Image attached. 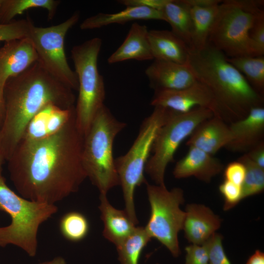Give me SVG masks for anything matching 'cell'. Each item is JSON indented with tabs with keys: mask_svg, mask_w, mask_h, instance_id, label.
<instances>
[{
	"mask_svg": "<svg viewBox=\"0 0 264 264\" xmlns=\"http://www.w3.org/2000/svg\"><path fill=\"white\" fill-rule=\"evenodd\" d=\"M83 142L75 114L54 134L22 140L8 159L10 178L19 195L55 204L77 192L87 178L82 162Z\"/></svg>",
	"mask_w": 264,
	"mask_h": 264,
	"instance_id": "cell-1",
	"label": "cell"
},
{
	"mask_svg": "<svg viewBox=\"0 0 264 264\" xmlns=\"http://www.w3.org/2000/svg\"><path fill=\"white\" fill-rule=\"evenodd\" d=\"M5 112L0 128V149L9 159L30 121L43 108L54 105L75 106L73 90L59 81L37 61L9 78L4 88Z\"/></svg>",
	"mask_w": 264,
	"mask_h": 264,
	"instance_id": "cell-2",
	"label": "cell"
},
{
	"mask_svg": "<svg viewBox=\"0 0 264 264\" xmlns=\"http://www.w3.org/2000/svg\"><path fill=\"white\" fill-rule=\"evenodd\" d=\"M186 65L211 92L214 116L227 124L244 118L253 108L264 107V96L211 44L200 50L190 49Z\"/></svg>",
	"mask_w": 264,
	"mask_h": 264,
	"instance_id": "cell-3",
	"label": "cell"
},
{
	"mask_svg": "<svg viewBox=\"0 0 264 264\" xmlns=\"http://www.w3.org/2000/svg\"><path fill=\"white\" fill-rule=\"evenodd\" d=\"M126 125L104 105L84 137L83 165L87 178L97 188L100 194L107 195L111 189L120 185L113 157V143Z\"/></svg>",
	"mask_w": 264,
	"mask_h": 264,
	"instance_id": "cell-4",
	"label": "cell"
},
{
	"mask_svg": "<svg viewBox=\"0 0 264 264\" xmlns=\"http://www.w3.org/2000/svg\"><path fill=\"white\" fill-rule=\"evenodd\" d=\"M0 211L11 219L9 225L0 227V246L14 245L33 257L37 251L39 227L58 212V207L22 197L7 185L0 174Z\"/></svg>",
	"mask_w": 264,
	"mask_h": 264,
	"instance_id": "cell-5",
	"label": "cell"
},
{
	"mask_svg": "<svg viewBox=\"0 0 264 264\" xmlns=\"http://www.w3.org/2000/svg\"><path fill=\"white\" fill-rule=\"evenodd\" d=\"M264 5L262 0H222L208 43L228 58L255 56L249 33Z\"/></svg>",
	"mask_w": 264,
	"mask_h": 264,
	"instance_id": "cell-6",
	"label": "cell"
},
{
	"mask_svg": "<svg viewBox=\"0 0 264 264\" xmlns=\"http://www.w3.org/2000/svg\"><path fill=\"white\" fill-rule=\"evenodd\" d=\"M171 110L155 107L152 113L143 121L137 136L128 151L115 158L125 206V210L136 225L134 194L136 187L147 182L144 173L154 142L161 126L167 120Z\"/></svg>",
	"mask_w": 264,
	"mask_h": 264,
	"instance_id": "cell-7",
	"label": "cell"
},
{
	"mask_svg": "<svg viewBox=\"0 0 264 264\" xmlns=\"http://www.w3.org/2000/svg\"><path fill=\"white\" fill-rule=\"evenodd\" d=\"M102 44L101 39L95 37L74 46L71 50L78 81V96L75 105V121L84 137L98 111L105 105V83L98 68Z\"/></svg>",
	"mask_w": 264,
	"mask_h": 264,
	"instance_id": "cell-8",
	"label": "cell"
},
{
	"mask_svg": "<svg viewBox=\"0 0 264 264\" xmlns=\"http://www.w3.org/2000/svg\"><path fill=\"white\" fill-rule=\"evenodd\" d=\"M214 116L212 111L205 108H196L185 113L171 110L165 123L158 131L154 142L152 152L145 172L156 185L165 186V174L169 164L181 143L191 134L202 122Z\"/></svg>",
	"mask_w": 264,
	"mask_h": 264,
	"instance_id": "cell-9",
	"label": "cell"
},
{
	"mask_svg": "<svg viewBox=\"0 0 264 264\" xmlns=\"http://www.w3.org/2000/svg\"><path fill=\"white\" fill-rule=\"evenodd\" d=\"M151 213L145 227L150 237L165 246L174 257L180 255L178 235L182 230L185 212L180 208L185 202L183 190L146 182Z\"/></svg>",
	"mask_w": 264,
	"mask_h": 264,
	"instance_id": "cell-10",
	"label": "cell"
},
{
	"mask_svg": "<svg viewBox=\"0 0 264 264\" xmlns=\"http://www.w3.org/2000/svg\"><path fill=\"white\" fill-rule=\"evenodd\" d=\"M80 16L76 11L63 22L46 27L36 26L33 23L28 37L43 67L66 86L77 91V77L67 62L64 43L66 33L78 22Z\"/></svg>",
	"mask_w": 264,
	"mask_h": 264,
	"instance_id": "cell-11",
	"label": "cell"
},
{
	"mask_svg": "<svg viewBox=\"0 0 264 264\" xmlns=\"http://www.w3.org/2000/svg\"><path fill=\"white\" fill-rule=\"evenodd\" d=\"M150 104L180 113L189 112L200 107L213 112V98L207 87L197 80L192 86L179 90L154 91Z\"/></svg>",
	"mask_w": 264,
	"mask_h": 264,
	"instance_id": "cell-12",
	"label": "cell"
},
{
	"mask_svg": "<svg viewBox=\"0 0 264 264\" xmlns=\"http://www.w3.org/2000/svg\"><path fill=\"white\" fill-rule=\"evenodd\" d=\"M231 139L225 148L245 154L264 141V108H253L244 118L229 125Z\"/></svg>",
	"mask_w": 264,
	"mask_h": 264,
	"instance_id": "cell-13",
	"label": "cell"
},
{
	"mask_svg": "<svg viewBox=\"0 0 264 264\" xmlns=\"http://www.w3.org/2000/svg\"><path fill=\"white\" fill-rule=\"evenodd\" d=\"M145 73L154 91L181 89L197 81L187 65L164 60H154Z\"/></svg>",
	"mask_w": 264,
	"mask_h": 264,
	"instance_id": "cell-14",
	"label": "cell"
},
{
	"mask_svg": "<svg viewBox=\"0 0 264 264\" xmlns=\"http://www.w3.org/2000/svg\"><path fill=\"white\" fill-rule=\"evenodd\" d=\"M37 61V54L28 37L5 42L0 47V87L3 88L9 78Z\"/></svg>",
	"mask_w": 264,
	"mask_h": 264,
	"instance_id": "cell-15",
	"label": "cell"
},
{
	"mask_svg": "<svg viewBox=\"0 0 264 264\" xmlns=\"http://www.w3.org/2000/svg\"><path fill=\"white\" fill-rule=\"evenodd\" d=\"M185 212L182 230L191 244H203L221 226L220 217L205 205L188 204Z\"/></svg>",
	"mask_w": 264,
	"mask_h": 264,
	"instance_id": "cell-16",
	"label": "cell"
},
{
	"mask_svg": "<svg viewBox=\"0 0 264 264\" xmlns=\"http://www.w3.org/2000/svg\"><path fill=\"white\" fill-rule=\"evenodd\" d=\"M224 169L218 158L198 148L190 147L186 154L176 164L173 175L181 179L194 176L209 183Z\"/></svg>",
	"mask_w": 264,
	"mask_h": 264,
	"instance_id": "cell-17",
	"label": "cell"
},
{
	"mask_svg": "<svg viewBox=\"0 0 264 264\" xmlns=\"http://www.w3.org/2000/svg\"><path fill=\"white\" fill-rule=\"evenodd\" d=\"M231 139L229 125L213 116L200 123L189 136L186 145L214 155Z\"/></svg>",
	"mask_w": 264,
	"mask_h": 264,
	"instance_id": "cell-18",
	"label": "cell"
},
{
	"mask_svg": "<svg viewBox=\"0 0 264 264\" xmlns=\"http://www.w3.org/2000/svg\"><path fill=\"white\" fill-rule=\"evenodd\" d=\"M75 114V106L64 109L48 105L30 121L21 140H37L54 134L65 126Z\"/></svg>",
	"mask_w": 264,
	"mask_h": 264,
	"instance_id": "cell-19",
	"label": "cell"
},
{
	"mask_svg": "<svg viewBox=\"0 0 264 264\" xmlns=\"http://www.w3.org/2000/svg\"><path fill=\"white\" fill-rule=\"evenodd\" d=\"M148 33L145 25L133 22L122 44L108 58V63L112 64L129 60H154Z\"/></svg>",
	"mask_w": 264,
	"mask_h": 264,
	"instance_id": "cell-20",
	"label": "cell"
},
{
	"mask_svg": "<svg viewBox=\"0 0 264 264\" xmlns=\"http://www.w3.org/2000/svg\"><path fill=\"white\" fill-rule=\"evenodd\" d=\"M99 199L100 217L104 224L103 235L116 246L130 235L136 226L125 210L117 209L111 205L107 195L100 194Z\"/></svg>",
	"mask_w": 264,
	"mask_h": 264,
	"instance_id": "cell-21",
	"label": "cell"
},
{
	"mask_svg": "<svg viewBox=\"0 0 264 264\" xmlns=\"http://www.w3.org/2000/svg\"><path fill=\"white\" fill-rule=\"evenodd\" d=\"M148 38L154 60L186 65L190 48L171 31L150 30Z\"/></svg>",
	"mask_w": 264,
	"mask_h": 264,
	"instance_id": "cell-22",
	"label": "cell"
},
{
	"mask_svg": "<svg viewBox=\"0 0 264 264\" xmlns=\"http://www.w3.org/2000/svg\"><path fill=\"white\" fill-rule=\"evenodd\" d=\"M152 20L165 21L160 11L144 6H126L116 13H99L89 17L82 22L80 28L82 30H91L111 24H123L137 20Z\"/></svg>",
	"mask_w": 264,
	"mask_h": 264,
	"instance_id": "cell-23",
	"label": "cell"
},
{
	"mask_svg": "<svg viewBox=\"0 0 264 264\" xmlns=\"http://www.w3.org/2000/svg\"><path fill=\"white\" fill-rule=\"evenodd\" d=\"M173 33L191 49L192 31L190 7L184 0H168L160 11Z\"/></svg>",
	"mask_w": 264,
	"mask_h": 264,
	"instance_id": "cell-24",
	"label": "cell"
},
{
	"mask_svg": "<svg viewBox=\"0 0 264 264\" xmlns=\"http://www.w3.org/2000/svg\"><path fill=\"white\" fill-rule=\"evenodd\" d=\"M220 4L190 6L192 24L191 49L200 50L208 44Z\"/></svg>",
	"mask_w": 264,
	"mask_h": 264,
	"instance_id": "cell-25",
	"label": "cell"
},
{
	"mask_svg": "<svg viewBox=\"0 0 264 264\" xmlns=\"http://www.w3.org/2000/svg\"><path fill=\"white\" fill-rule=\"evenodd\" d=\"M60 2L58 0H3L0 10V24L9 23L16 16L33 8L45 9L48 20H52Z\"/></svg>",
	"mask_w": 264,
	"mask_h": 264,
	"instance_id": "cell-26",
	"label": "cell"
},
{
	"mask_svg": "<svg viewBox=\"0 0 264 264\" xmlns=\"http://www.w3.org/2000/svg\"><path fill=\"white\" fill-rule=\"evenodd\" d=\"M227 61L245 77L252 87L264 96V56L227 57Z\"/></svg>",
	"mask_w": 264,
	"mask_h": 264,
	"instance_id": "cell-27",
	"label": "cell"
},
{
	"mask_svg": "<svg viewBox=\"0 0 264 264\" xmlns=\"http://www.w3.org/2000/svg\"><path fill=\"white\" fill-rule=\"evenodd\" d=\"M145 227H137L121 243L115 246L120 264H138L144 248L151 241Z\"/></svg>",
	"mask_w": 264,
	"mask_h": 264,
	"instance_id": "cell-28",
	"label": "cell"
},
{
	"mask_svg": "<svg viewBox=\"0 0 264 264\" xmlns=\"http://www.w3.org/2000/svg\"><path fill=\"white\" fill-rule=\"evenodd\" d=\"M60 231L67 240L72 242L82 241L88 234L89 222L83 214L71 211L64 214L59 222Z\"/></svg>",
	"mask_w": 264,
	"mask_h": 264,
	"instance_id": "cell-29",
	"label": "cell"
},
{
	"mask_svg": "<svg viewBox=\"0 0 264 264\" xmlns=\"http://www.w3.org/2000/svg\"><path fill=\"white\" fill-rule=\"evenodd\" d=\"M237 160L245 168V176L242 185L243 199L262 193L264 189V169L253 161L246 154Z\"/></svg>",
	"mask_w": 264,
	"mask_h": 264,
	"instance_id": "cell-30",
	"label": "cell"
},
{
	"mask_svg": "<svg viewBox=\"0 0 264 264\" xmlns=\"http://www.w3.org/2000/svg\"><path fill=\"white\" fill-rule=\"evenodd\" d=\"M32 23L30 19L27 18L0 24V42L28 37Z\"/></svg>",
	"mask_w": 264,
	"mask_h": 264,
	"instance_id": "cell-31",
	"label": "cell"
},
{
	"mask_svg": "<svg viewBox=\"0 0 264 264\" xmlns=\"http://www.w3.org/2000/svg\"><path fill=\"white\" fill-rule=\"evenodd\" d=\"M222 239V236L216 232L203 244L208 253V264H231L223 248Z\"/></svg>",
	"mask_w": 264,
	"mask_h": 264,
	"instance_id": "cell-32",
	"label": "cell"
},
{
	"mask_svg": "<svg viewBox=\"0 0 264 264\" xmlns=\"http://www.w3.org/2000/svg\"><path fill=\"white\" fill-rule=\"evenodd\" d=\"M219 189L224 199L223 209L228 211L243 199L242 186L224 180L219 185Z\"/></svg>",
	"mask_w": 264,
	"mask_h": 264,
	"instance_id": "cell-33",
	"label": "cell"
},
{
	"mask_svg": "<svg viewBox=\"0 0 264 264\" xmlns=\"http://www.w3.org/2000/svg\"><path fill=\"white\" fill-rule=\"evenodd\" d=\"M249 37L255 56L264 55V13L256 20L250 30Z\"/></svg>",
	"mask_w": 264,
	"mask_h": 264,
	"instance_id": "cell-34",
	"label": "cell"
},
{
	"mask_svg": "<svg viewBox=\"0 0 264 264\" xmlns=\"http://www.w3.org/2000/svg\"><path fill=\"white\" fill-rule=\"evenodd\" d=\"M224 180L242 186L245 176V168L240 161L230 162L224 168Z\"/></svg>",
	"mask_w": 264,
	"mask_h": 264,
	"instance_id": "cell-35",
	"label": "cell"
},
{
	"mask_svg": "<svg viewBox=\"0 0 264 264\" xmlns=\"http://www.w3.org/2000/svg\"><path fill=\"white\" fill-rule=\"evenodd\" d=\"M185 264H208V255L205 246L191 244L187 246Z\"/></svg>",
	"mask_w": 264,
	"mask_h": 264,
	"instance_id": "cell-36",
	"label": "cell"
},
{
	"mask_svg": "<svg viewBox=\"0 0 264 264\" xmlns=\"http://www.w3.org/2000/svg\"><path fill=\"white\" fill-rule=\"evenodd\" d=\"M168 0H121L118 2L125 6H144L161 11Z\"/></svg>",
	"mask_w": 264,
	"mask_h": 264,
	"instance_id": "cell-37",
	"label": "cell"
},
{
	"mask_svg": "<svg viewBox=\"0 0 264 264\" xmlns=\"http://www.w3.org/2000/svg\"><path fill=\"white\" fill-rule=\"evenodd\" d=\"M245 154L256 164L264 169V141Z\"/></svg>",
	"mask_w": 264,
	"mask_h": 264,
	"instance_id": "cell-38",
	"label": "cell"
},
{
	"mask_svg": "<svg viewBox=\"0 0 264 264\" xmlns=\"http://www.w3.org/2000/svg\"><path fill=\"white\" fill-rule=\"evenodd\" d=\"M246 264H264V253L256 250L248 259Z\"/></svg>",
	"mask_w": 264,
	"mask_h": 264,
	"instance_id": "cell-39",
	"label": "cell"
},
{
	"mask_svg": "<svg viewBox=\"0 0 264 264\" xmlns=\"http://www.w3.org/2000/svg\"><path fill=\"white\" fill-rule=\"evenodd\" d=\"M5 112V100L3 88L0 87V124L3 120Z\"/></svg>",
	"mask_w": 264,
	"mask_h": 264,
	"instance_id": "cell-40",
	"label": "cell"
},
{
	"mask_svg": "<svg viewBox=\"0 0 264 264\" xmlns=\"http://www.w3.org/2000/svg\"><path fill=\"white\" fill-rule=\"evenodd\" d=\"M39 264H66L65 260L62 257H57L53 260Z\"/></svg>",
	"mask_w": 264,
	"mask_h": 264,
	"instance_id": "cell-41",
	"label": "cell"
},
{
	"mask_svg": "<svg viewBox=\"0 0 264 264\" xmlns=\"http://www.w3.org/2000/svg\"><path fill=\"white\" fill-rule=\"evenodd\" d=\"M4 159L2 154H1L0 149V174H1L2 172V161L3 159Z\"/></svg>",
	"mask_w": 264,
	"mask_h": 264,
	"instance_id": "cell-42",
	"label": "cell"
},
{
	"mask_svg": "<svg viewBox=\"0 0 264 264\" xmlns=\"http://www.w3.org/2000/svg\"><path fill=\"white\" fill-rule=\"evenodd\" d=\"M2 1H3V0H0V8H1L2 3Z\"/></svg>",
	"mask_w": 264,
	"mask_h": 264,
	"instance_id": "cell-43",
	"label": "cell"
},
{
	"mask_svg": "<svg viewBox=\"0 0 264 264\" xmlns=\"http://www.w3.org/2000/svg\"></svg>",
	"mask_w": 264,
	"mask_h": 264,
	"instance_id": "cell-44",
	"label": "cell"
}]
</instances>
